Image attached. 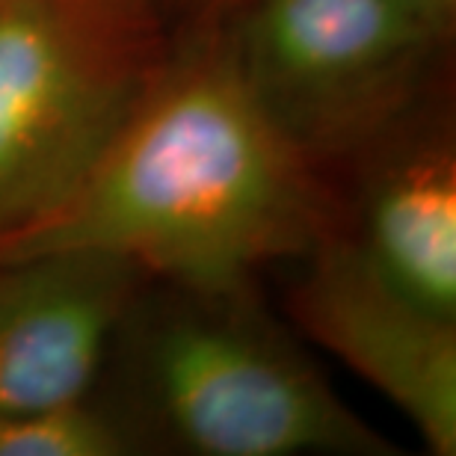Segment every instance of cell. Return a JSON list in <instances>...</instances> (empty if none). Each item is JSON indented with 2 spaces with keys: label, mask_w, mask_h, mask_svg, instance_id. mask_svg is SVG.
Returning <instances> with one entry per match:
<instances>
[{
  "label": "cell",
  "mask_w": 456,
  "mask_h": 456,
  "mask_svg": "<svg viewBox=\"0 0 456 456\" xmlns=\"http://www.w3.org/2000/svg\"><path fill=\"white\" fill-rule=\"evenodd\" d=\"M232 18L249 93L321 167L362 154L412 110L444 45L395 0H243Z\"/></svg>",
  "instance_id": "277c9868"
},
{
  "label": "cell",
  "mask_w": 456,
  "mask_h": 456,
  "mask_svg": "<svg viewBox=\"0 0 456 456\" xmlns=\"http://www.w3.org/2000/svg\"><path fill=\"white\" fill-rule=\"evenodd\" d=\"M169 51L158 0H0V234L75 184Z\"/></svg>",
  "instance_id": "3957f363"
},
{
  "label": "cell",
  "mask_w": 456,
  "mask_h": 456,
  "mask_svg": "<svg viewBox=\"0 0 456 456\" xmlns=\"http://www.w3.org/2000/svg\"><path fill=\"white\" fill-rule=\"evenodd\" d=\"M140 451L127 424L89 397L0 415V456H125Z\"/></svg>",
  "instance_id": "ba28073f"
},
{
  "label": "cell",
  "mask_w": 456,
  "mask_h": 456,
  "mask_svg": "<svg viewBox=\"0 0 456 456\" xmlns=\"http://www.w3.org/2000/svg\"><path fill=\"white\" fill-rule=\"evenodd\" d=\"M243 0H199V9L202 15L208 18H223V15H232Z\"/></svg>",
  "instance_id": "30bf717a"
},
{
  "label": "cell",
  "mask_w": 456,
  "mask_h": 456,
  "mask_svg": "<svg viewBox=\"0 0 456 456\" xmlns=\"http://www.w3.org/2000/svg\"><path fill=\"white\" fill-rule=\"evenodd\" d=\"M145 281L98 252L0 261V415L89 397Z\"/></svg>",
  "instance_id": "8992f818"
},
{
  "label": "cell",
  "mask_w": 456,
  "mask_h": 456,
  "mask_svg": "<svg viewBox=\"0 0 456 456\" xmlns=\"http://www.w3.org/2000/svg\"><path fill=\"white\" fill-rule=\"evenodd\" d=\"M400 9H406L418 24L427 27L433 36H439L442 42H448L453 30V15H456V0H395Z\"/></svg>",
  "instance_id": "9c48e42d"
},
{
  "label": "cell",
  "mask_w": 456,
  "mask_h": 456,
  "mask_svg": "<svg viewBox=\"0 0 456 456\" xmlns=\"http://www.w3.org/2000/svg\"><path fill=\"white\" fill-rule=\"evenodd\" d=\"M409 113L362 151L370 163L353 240L403 294L456 317L453 134L444 122L421 125Z\"/></svg>",
  "instance_id": "52a82bcc"
},
{
  "label": "cell",
  "mask_w": 456,
  "mask_h": 456,
  "mask_svg": "<svg viewBox=\"0 0 456 456\" xmlns=\"http://www.w3.org/2000/svg\"><path fill=\"white\" fill-rule=\"evenodd\" d=\"M158 4L167 9V6H172V4H190V6H199V0H158Z\"/></svg>",
  "instance_id": "8fae6325"
},
{
  "label": "cell",
  "mask_w": 456,
  "mask_h": 456,
  "mask_svg": "<svg viewBox=\"0 0 456 456\" xmlns=\"http://www.w3.org/2000/svg\"><path fill=\"white\" fill-rule=\"evenodd\" d=\"M113 346L136 444L158 439L199 456L395 453L261 314L252 285L140 294Z\"/></svg>",
  "instance_id": "7a4b0ae2"
},
{
  "label": "cell",
  "mask_w": 456,
  "mask_h": 456,
  "mask_svg": "<svg viewBox=\"0 0 456 456\" xmlns=\"http://www.w3.org/2000/svg\"><path fill=\"white\" fill-rule=\"evenodd\" d=\"M332 232L326 167L255 102L228 33L205 30L169 51L57 202L0 234V261L98 252L167 285L240 288Z\"/></svg>",
  "instance_id": "6da1fadb"
},
{
  "label": "cell",
  "mask_w": 456,
  "mask_h": 456,
  "mask_svg": "<svg viewBox=\"0 0 456 456\" xmlns=\"http://www.w3.org/2000/svg\"><path fill=\"white\" fill-rule=\"evenodd\" d=\"M290 314L403 412L427 448L456 453V317L403 294L362 246L332 232L305 255Z\"/></svg>",
  "instance_id": "5b68a950"
}]
</instances>
